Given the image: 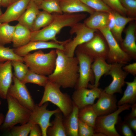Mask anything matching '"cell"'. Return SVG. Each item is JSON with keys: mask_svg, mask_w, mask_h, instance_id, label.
<instances>
[{"mask_svg": "<svg viewBox=\"0 0 136 136\" xmlns=\"http://www.w3.org/2000/svg\"><path fill=\"white\" fill-rule=\"evenodd\" d=\"M11 61L0 62V98L6 99L13 75Z\"/></svg>", "mask_w": 136, "mask_h": 136, "instance_id": "obj_18", "label": "cell"}, {"mask_svg": "<svg viewBox=\"0 0 136 136\" xmlns=\"http://www.w3.org/2000/svg\"><path fill=\"white\" fill-rule=\"evenodd\" d=\"M96 30L89 28L84 23L79 22L75 24L71 27L70 33L76 36L72 40L68 39L64 45L63 51L65 54L70 57L74 56L77 48L91 39Z\"/></svg>", "mask_w": 136, "mask_h": 136, "instance_id": "obj_6", "label": "cell"}, {"mask_svg": "<svg viewBox=\"0 0 136 136\" xmlns=\"http://www.w3.org/2000/svg\"><path fill=\"white\" fill-rule=\"evenodd\" d=\"M53 18L52 14L43 10L40 11L35 20L31 31H37L46 27L51 22Z\"/></svg>", "mask_w": 136, "mask_h": 136, "instance_id": "obj_30", "label": "cell"}, {"mask_svg": "<svg viewBox=\"0 0 136 136\" xmlns=\"http://www.w3.org/2000/svg\"><path fill=\"white\" fill-rule=\"evenodd\" d=\"M30 0H19L7 7L0 17V23L18 21L26 9Z\"/></svg>", "mask_w": 136, "mask_h": 136, "instance_id": "obj_17", "label": "cell"}, {"mask_svg": "<svg viewBox=\"0 0 136 136\" xmlns=\"http://www.w3.org/2000/svg\"><path fill=\"white\" fill-rule=\"evenodd\" d=\"M113 11L115 18V23L111 31L118 42L121 43L123 40L122 36V32L125 26L128 23L134 20L135 18L126 17L116 12Z\"/></svg>", "mask_w": 136, "mask_h": 136, "instance_id": "obj_26", "label": "cell"}, {"mask_svg": "<svg viewBox=\"0 0 136 136\" xmlns=\"http://www.w3.org/2000/svg\"><path fill=\"white\" fill-rule=\"evenodd\" d=\"M3 13L1 10V9L0 8V17L2 15Z\"/></svg>", "mask_w": 136, "mask_h": 136, "instance_id": "obj_50", "label": "cell"}, {"mask_svg": "<svg viewBox=\"0 0 136 136\" xmlns=\"http://www.w3.org/2000/svg\"><path fill=\"white\" fill-rule=\"evenodd\" d=\"M120 131L121 133L125 136H133L134 134L132 129L124 121L121 123L119 126Z\"/></svg>", "mask_w": 136, "mask_h": 136, "instance_id": "obj_41", "label": "cell"}, {"mask_svg": "<svg viewBox=\"0 0 136 136\" xmlns=\"http://www.w3.org/2000/svg\"><path fill=\"white\" fill-rule=\"evenodd\" d=\"M61 113V112H58L54 114V119L51 123V125L47 129V136H67L64 125L62 115Z\"/></svg>", "mask_w": 136, "mask_h": 136, "instance_id": "obj_27", "label": "cell"}, {"mask_svg": "<svg viewBox=\"0 0 136 136\" xmlns=\"http://www.w3.org/2000/svg\"><path fill=\"white\" fill-rule=\"evenodd\" d=\"M65 44L54 41H31L21 47L13 49L14 52L21 57H23L32 51L47 49H55L62 50L64 49Z\"/></svg>", "mask_w": 136, "mask_h": 136, "instance_id": "obj_16", "label": "cell"}, {"mask_svg": "<svg viewBox=\"0 0 136 136\" xmlns=\"http://www.w3.org/2000/svg\"><path fill=\"white\" fill-rule=\"evenodd\" d=\"M122 69L124 71L130 73L134 77L136 75V62H134L123 66Z\"/></svg>", "mask_w": 136, "mask_h": 136, "instance_id": "obj_43", "label": "cell"}, {"mask_svg": "<svg viewBox=\"0 0 136 136\" xmlns=\"http://www.w3.org/2000/svg\"><path fill=\"white\" fill-rule=\"evenodd\" d=\"M80 0L95 11L109 13L113 11L102 0Z\"/></svg>", "mask_w": 136, "mask_h": 136, "instance_id": "obj_37", "label": "cell"}, {"mask_svg": "<svg viewBox=\"0 0 136 136\" xmlns=\"http://www.w3.org/2000/svg\"><path fill=\"white\" fill-rule=\"evenodd\" d=\"M15 26L12 43L13 47L16 48L25 45L30 41L32 31L19 23Z\"/></svg>", "mask_w": 136, "mask_h": 136, "instance_id": "obj_21", "label": "cell"}, {"mask_svg": "<svg viewBox=\"0 0 136 136\" xmlns=\"http://www.w3.org/2000/svg\"><path fill=\"white\" fill-rule=\"evenodd\" d=\"M38 6L43 0H32Z\"/></svg>", "mask_w": 136, "mask_h": 136, "instance_id": "obj_49", "label": "cell"}, {"mask_svg": "<svg viewBox=\"0 0 136 136\" xmlns=\"http://www.w3.org/2000/svg\"><path fill=\"white\" fill-rule=\"evenodd\" d=\"M34 124L30 121L20 126H14L8 132V135L11 136H27Z\"/></svg>", "mask_w": 136, "mask_h": 136, "instance_id": "obj_35", "label": "cell"}, {"mask_svg": "<svg viewBox=\"0 0 136 136\" xmlns=\"http://www.w3.org/2000/svg\"><path fill=\"white\" fill-rule=\"evenodd\" d=\"M1 102L0 100V105L1 104Z\"/></svg>", "mask_w": 136, "mask_h": 136, "instance_id": "obj_53", "label": "cell"}, {"mask_svg": "<svg viewBox=\"0 0 136 136\" xmlns=\"http://www.w3.org/2000/svg\"><path fill=\"white\" fill-rule=\"evenodd\" d=\"M131 105L126 104L118 106L117 109L113 112L107 115L98 116L94 128L95 132L104 136H120L115 128L119 115L123 111L129 110Z\"/></svg>", "mask_w": 136, "mask_h": 136, "instance_id": "obj_7", "label": "cell"}, {"mask_svg": "<svg viewBox=\"0 0 136 136\" xmlns=\"http://www.w3.org/2000/svg\"><path fill=\"white\" fill-rule=\"evenodd\" d=\"M13 84L9 88L7 95L13 98L21 104L32 111L35 104L25 84L13 75Z\"/></svg>", "mask_w": 136, "mask_h": 136, "instance_id": "obj_12", "label": "cell"}, {"mask_svg": "<svg viewBox=\"0 0 136 136\" xmlns=\"http://www.w3.org/2000/svg\"><path fill=\"white\" fill-rule=\"evenodd\" d=\"M56 50L55 66L53 72L48 76L49 80L63 88H73L79 76L78 59L76 57L68 56L63 50Z\"/></svg>", "mask_w": 136, "mask_h": 136, "instance_id": "obj_1", "label": "cell"}, {"mask_svg": "<svg viewBox=\"0 0 136 136\" xmlns=\"http://www.w3.org/2000/svg\"><path fill=\"white\" fill-rule=\"evenodd\" d=\"M14 73L13 75L18 80L22 81L24 79L29 68L28 66L21 61H11Z\"/></svg>", "mask_w": 136, "mask_h": 136, "instance_id": "obj_36", "label": "cell"}, {"mask_svg": "<svg viewBox=\"0 0 136 136\" xmlns=\"http://www.w3.org/2000/svg\"><path fill=\"white\" fill-rule=\"evenodd\" d=\"M53 18L48 26L40 30L31 32V41H52L62 44H65L67 40L59 41L56 36L64 28L71 27L75 24L84 19L86 15L84 13L53 14Z\"/></svg>", "mask_w": 136, "mask_h": 136, "instance_id": "obj_2", "label": "cell"}, {"mask_svg": "<svg viewBox=\"0 0 136 136\" xmlns=\"http://www.w3.org/2000/svg\"><path fill=\"white\" fill-rule=\"evenodd\" d=\"M72 111L63 119V123L67 136H79L78 133L79 109L73 104Z\"/></svg>", "mask_w": 136, "mask_h": 136, "instance_id": "obj_25", "label": "cell"}, {"mask_svg": "<svg viewBox=\"0 0 136 136\" xmlns=\"http://www.w3.org/2000/svg\"><path fill=\"white\" fill-rule=\"evenodd\" d=\"M126 11L127 14L135 16L136 14V0H119Z\"/></svg>", "mask_w": 136, "mask_h": 136, "instance_id": "obj_40", "label": "cell"}, {"mask_svg": "<svg viewBox=\"0 0 136 136\" xmlns=\"http://www.w3.org/2000/svg\"><path fill=\"white\" fill-rule=\"evenodd\" d=\"M106 59L102 58L94 59L91 65V68L94 78V82L93 85L89 84L88 87L90 88L98 87L100 80L103 75H107L111 65V64L107 63Z\"/></svg>", "mask_w": 136, "mask_h": 136, "instance_id": "obj_22", "label": "cell"}, {"mask_svg": "<svg viewBox=\"0 0 136 136\" xmlns=\"http://www.w3.org/2000/svg\"><path fill=\"white\" fill-rule=\"evenodd\" d=\"M44 87L43 95L38 105L41 106L45 103L51 102L58 107L64 117L69 116L73 106L69 96L62 92L59 85L49 80Z\"/></svg>", "mask_w": 136, "mask_h": 136, "instance_id": "obj_4", "label": "cell"}, {"mask_svg": "<svg viewBox=\"0 0 136 136\" xmlns=\"http://www.w3.org/2000/svg\"><path fill=\"white\" fill-rule=\"evenodd\" d=\"M48 105L46 102L41 106L35 104L32 111L29 120L34 124L38 125L40 126L42 136H47V131L48 127L51 125L50 120L51 117L56 113L61 112L58 108L52 110L47 109Z\"/></svg>", "mask_w": 136, "mask_h": 136, "instance_id": "obj_10", "label": "cell"}, {"mask_svg": "<svg viewBox=\"0 0 136 136\" xmlns=\"http://www.w3.org/2000/svg\"><path fill=\"white\" fill-rule=\"evenodd\" d=\"M136 25L131 23L126 30L124 39L121 43L120 46L122 50L132 59H136V43L135 36Z\"/></svg>", "mask_w": 136, "mask_h": 136, "instance_id": "obj_19", "label": "cell"}, {"mask_svg": "<svg viewBox=\"0 0 136 136\" xmlns=\"http://www.w3.org/2000/svg\"><path fill=\"white\" fill-rule=\"evenodd\" d=\"M78 115L79 119L94 128L97 116L92 105H88L79 109Z\"/></svg>", "mask_w": 136, "mask_h": 136, "instance_id": "obj_29", "label": "cell"}, {"mask_svg": "<svg viewBox=\"0 0 136 136\" xmlns=\"http://www.w3.org/2000/svg\"><path fill=\"white\" fill-rule=\"evenodd\" d=\"M29 135L30 136H41L42 134L39 126L37 124H34L30 130Z\"/></svg>", "mask_w": 136, "mask_h": 136, "instance_id": "obj_44", "label": "cell"}, {"mask_svg": "<svg viewBox=\"0 0 136 136\" xmlns=\"http://www.w3.org/2000/svg\"><path fill=\"white\" fill-rule=\"evenodd\" d=\"M15 26L9 23H0V44L4 45L12 43V36Z\"/></svg>", "mask_w": 136, "mask_h": 136, "instance_id": "obj_31", "label": "cell"}, {"mask_svg": "<svg viewBox=\"0 0 136 136\" xmlns=\"http://www.w3.org/2000/svg\"><path fill=\"white\" fill-rule=\"evenodd\" d=\"M5 118V117L3 114L0 113V128L2 125L3 123Z\"/></svg>", "mask_w": 136, "mask_h": 136, "instance_id": "obj_48", "label": "cell"}, {"mask_svg": "<svg viewBox=\"0 0 136 136\" xmlns=\"http://www.w3.org/2000/svg\"><path fill=\"white\" fill-rule=\"evenodd\" d=\"M19 0H11V3L15 2L17 1H19Z\"/></svg>", "mask_w": 136, "mask_h": 136, "instance_id": "obj_51", "label": "cell"}, {"mask_svg": "<svg viewBox=\"0 0 136 136\" xmlns=\"http://www.w3.org/2000/svg\"><path fill=\"white\" fill-rule=\"evenodd\" d=\"M115 23V18L113 11L108 13L107 27L111 31L113 29Z\"/></svg>", "mask_w": 136, "mask_h": 136, "instance_id": "obj_42", "label": "cell"}, {"mask_svg": "<svg viewBox=\"0 0 136 136\" xmlns=\"http://www.w3.org/2000/svg\"><path fill=\"white\" fill-rule=\"evenodd\" d=\"M132 110L128 116L130 117H136V103L131 105Z\"/></svg>", "mask_w": 136, "mask_h": 136, "instance_id": "obj_46", "label": "cell"}, {"mask_svg": "<svg viewBox=\"0 0 136 136\" xmlns=\"http://www.w3.org/2000/svg\"><path fill=\"white\" fill-rule=\"evenodd\" d=\"M127 87L123 96L118 101V106L128 104H133L136 101V77H135L133 81L125 82Z\"/></svg>", "mask_w": 136, "mask_h": 136, "instance_id": "obj_28", "label": "cell"}, {"mask_svg": "<svg viewBox=\"0 0 136 136\" xmlns=\"http://www.w3.org/2000/svg\"><path fill=\"white\" fill-rule=\"evenodd\" d=\"M57 53L56 50L45 53L41 50L23 57L24 62L32 71L46 76L51 74L55 66Z\"/></svg>", "mask_w": 136, "mask_h": 136, "instance_id": "obj_3", "label": "cell"}, {"mask_svg": "<svg viewBox=\"0 0 136 136\" xmlns=\"http://www.w3.org/2000/svg\"><path fill=\"white\" fill-rule=\"evenodd\" d=\"M98 99L92 105L97 117L108 115L117 109V99L114 94L107 93L103 90Z\"/></svg>", "mask_w": 136, "mask_h": 136, "instance_id": "obj_15", "label": "cell"}, {"mask_svg": "<svg viewBox=\"0 0 136 136\" xmlns=\"http://www.w3.org/2000/svg\"><path fill=\"white\" fill-rule=\"evenodd\" d=\"M40 11L38 6L32 0H30L25 11L18 20V23L31 31L35 20Z\"/></svg>", "mask_w": 136, "mask_h": 136, "instance_id": "obj_23", "label": "cell"}, {"mask_svg": "<svg viewBox=\"0 0 136 136\" xmlns=\"http://www.w3.org/2000/svg\"><path fill=\"white\" fill-rule=\"evenodd\" d=\"M78 133L79 136H104L101 133H96L94 128L79 118Z\"/></svg>", "mask_w": 136, "mask_h": 136, "instance_id": "obj_38", "label": "cell"}, {"mask_svg": "<svg viewBox=\"0 0 136 136\" xmlns=\"http://www.w3.org/2000/svg\"><path fill=\"white\" fill-rule=\"evenodd\" d=\"M8 110L0 129L8 132L17 124L21 125L28 122L32 111L21 104L11 96L7 95Z\"/></svg>", "mask_w": 136, "mask_h": 136, "instance_id": "obj_5", "label": "cell"}, {"mask_svg": "<svg viewBox=\"0 0 136 136\" xmlns=\"http://www.w3.org/2000/svg\"><path fill=\"white\" fill-rule=\"evenodd\" d=\"M59 4L63 13L73 14L85 12L90 14L95 11L80 0H59Z\"/></svg>", "mask_w": 136, "mask_h": 136, "instance_id": "obj_20", "label": "cell"}, {"mask_svg": "<svg viewBox=\"0 0 136 136\" xmlns=\"http://www.w3.org/2000/svg\"><path fill=\"white\" fill-rule=\"evenodd\" d=\"M9 60L19 61L24 62L23 57L16 54L13 49L0 44V62Z\"/></svg>", "mask_w": 136, "mask_h": 136, "instance_id": "obj_34", "label": "cell"}, {"mask_svg": "<svg viewBox=\"0 0 136 136\" xmlns=\"http://www.w3.org/2000/svg\"><path fill=\"white\" fill-rule=\"evenodd\" d=\"M124 121L134 132H136V117L127 116Z\"/></svg>", "mask_w": 136, "mask_h": 136, "instance_id": "obj_45", "label": "cell"}, {"mask_svg": "<svg viewBox=\"0 0 136 136\" xmlns=\"http://www.w3.org/2000/svg\"><path fill=\"white\" fill-rule=\"evenodd\" d=\"M108 13L94 11L84 21V24L92 29L97 30L107 26Z\"/></svg>", "mask_w": 136, "mask_h": 136, "instance_id": "obj_24", "label": "cell"}, {"mask_svg": "<svg viewBox=\"0 0 136 136\" xmlns=\"http://www.w3.org/2000/svg\"><path fill=\"white\" fill-rule=\"evenodd\" d=\"M77 50L83 52L94 59L102 58L107 59L109 48L104 40L100 35L95 34L88 42L79 46Z\"/></svg>", "mask_w": 136, "mask_h": 136, "instance_id": "obj_11", "label": "cell"}, {"mask_svg": "<svg viewBox=\"0 0 136 136\" xmlns=\"http://www.w3.org/2000/svg\"><path fill=\"white\" fill-rule=\"evenodd\" d=\"M99 30L105 39L108 47V54L106 59L109 63H119L124 65L131 60L132 59L122 50L107 26Z\"/></svg>", "mask_w": 136, "mask_h": 136, "instance_id": "obj_8", "label": "cell"}, {"mask_svg": "<svg viewBox=\"0 0 136 136\" xmlns=\"http://www.w3.org/2000/svg\"><path fill=\"white\" fill-rule=\"evenodd\" d=\"M79 62V78L75 86L76 89L87 88L90 82L93 84L94 82V74L91 65L94 59L89 55L81 51L76 50Z\"/></svg>", "mask_w": 136, "mask_h": 136, "instance_id": "obj_9", "label": "cell"}, {"mask_svg": "<svg viewBox=\"0 0 136 136\" xmlns=\"http://www.w3.org/2000/svg\"><path fill=\"white\" fill-rule=\"evenodd\" d=\"M48 81V76L38 74L29 69L24 79L21 82L25 84L31 83L44 87Z\"/></svg>", "mask_w": 136, "mask_h": 136, "instance_id": "obj_32", "label": "cell"}, {"mask_svg": "<svg viewBox=\"0 0 136 136\" xmlns=\"http://www.w3.org/2000/svg\"><path fill=\"white\" fill-rule=\"evenodd\" d=\"M11 3V0H1V6L7 7Z\"/></svg>", "mask_w": 136, "mask_h": 136, "instance_id": "obj_47", "label": "cell"}, {"mask_svg": "<svg viewBox=\"0 0 136 136\" xmlns=\"http://www.w3.org/2000/svg\"><path fill=\"white\" fill-rule=\"evenodd\" d=\"M42 9L49 13H63L59 4V0H43L38 6Z\"/></svg>", "mask_w": 136, "mask_h": 136, "instance_id": "obj_33", "label": "cell"}, {"mask_svg": "<svg viewBox=\"0 0 136 136\" xmlns=\"http://www.w3.org/2000/svg\"><path fill=\"white\" fill-rule=\"evenodd\" d=\"M113 11L116 12L125 16L127 14L126 11L122 6L119 0H102Z\"/></svg>", "mask_w": 136, "mask_h": 136, "instance_id": "obj_39", "label": "cell"}, {"mask_svg": "<svg viewBox=\"0 0 136 136\" xmlns=\"http://www.w3.org/2000/svg\"><path fill=\"white\" fill-rule=\"evenodd\" d=\"M111 64V68L107 75H110L112 80L103 90L106 93L111 94L116 93H122V88L124 85L125 80L128 73L123 69V65L119 63Z\"/></svg>", "mask_w": 136, "mask_h": 136, "instance_id": "obj_14", "label": "cell"}, {"mask_svg": "<svg viewBox=\"0 0 136 136\" xmlns=\"http://www.w3.org/2000/svg\"><path fill=\"white\" fill-rule=\"evenodd\" d=\"M1 0H0V6H1Z\"/></svg>", "mask_w": 136, "mask_h": 136, "instance_id": "obj_52", "label": "cell"}, {"mask_svg": "<svg viewBox=\"0 0 136 136\" xmlns=\"http://www.w3.org/2000/svg\"><path fill=\"white\" fill-rule=\"evenodd\" d=\"M90 88L77 89L73 92L72 99L73 104L79 109L88 105H92L95 99L99 97L103 90L98 87Z\"/></svg>", "mask_w": 136, "mask_h": 136, "instance_id": "obj_13", "label": "cell"}]
</instances>
